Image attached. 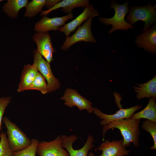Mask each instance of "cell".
<instances>
[{
  "label": "cell",
  "mask_w": 156,
  "mask_h": 156,
  "mask_svg": "<svg viewBox=\"0 0 156 156\" xmlns=\"http://www.w3.org/2000/svg\"><path fill=\"white\" fill-rule=\"evenodd\" d=\"M28 0H8L2 6V10L11 18L17 17L18 12L22 8L26 7Z\"/></svg>",
  "instance_id": "ffe728a7"
},
{
  "label": "cell",
  "mask_w": 156,
  "mask_h": 156,
  "mask_svg": "<svg viewBox=\"0 0 156 156\" xmlns=\"http://www.w3.org/2000/svg\"><path fill=\"white\" fill-rule=\"evenodd\" d=\"M88 0H63L60 1L51 8L46 10H42L40 16H47L51 12L62 8V11L64 12L71 13L73 9L79 7L83 8L90 5Z\"/></svg>",
  "instance_id": "2e32d148"
},
{
  "label": "cell",
  "mask_w": 156,
  "mask_h": 156,
  "mask_svg": "<svg viewBox=\"0 0 156 156\" xmlns=\"http://www.w3.org/2000/svg\"><path fill=\"white\" fill-rule=\"evenodd\" d=\"M32 40L37 45L38 52L50 63L53 60V54L54 49L49 34L48 32H36L33 36Z\"/></svg>",
  "instance_id": "7c38bea8"
},
{
  "label": "cell",
  "mask_w": 156,
  "mask_h": 156,
  "mask_svg": "<svg viewBox=\"0 0 156 156\" xmlns=\"http://www.w3.org/2000/svg\"><path fill=\"white\" fill-rule=\"evenodd\" d=\"M11 101L10 97H0V137L1 129L2 122L3 116L5 109Z\"/></svg>",
  "instance_id": "484cf974"
},
{
  "label": "cell",
  "mask_w": 156,
  "mask_h": 156,
  "mask_svg": "<svg viewBox=\"0 0 156 156\" xmlns=\"http://www.w3.org/2000/svg\"><path fill=\"white\" fill-rule=\"evenodd\" d=\"M92 19H89L79 26L74 34L71 36L66 37L61 47V50L66 51L74 44L83 41L96 43V41L91 31Z\"/></svg>",
  "instance_id": "5b68a950"
},
{
  "label": "cell",
  "mask_w": 156,
  "mask_h": 156,
  "mask_svg": "<svg viewBox=\"0 0 156 156\" xmlns=\"http://www.w3.org/2000/svg\"><path fill=\"white\" fill-rule=\"evenodd\" d=\"M38 72L37 68L34 64L25 65L17 89L18 92H21L28 90Z\"/></svg>",
  "instance_id": "e0dca14e"
},
{
  "label": "cell",
  "mask_w": 156,
  "mask_h": 156,
  "mask_svg": "<svg viewBox=\"0 0 156 156\" xmlns=\"http://www.w3.org/2000/svg\"><path fill=\"white\" fill-rule=\"evenodd\" d=\"M129 13L126 18L127 22L133 25L139 21L144 22L142 32L148 29L156 23V6L149 3L142 6H130Z\"/></svg>",
  "instance_id": "3957f363"
},
{
  "label": "cell",
  "mask_w": 156,
  "mask_h": 156,
  "mask_svg": "<svg viewBox=\"0 0 156 156\" xmlns=\"http://www.w3.org/2000/svg\"><path fill=\"white\" fill-rule=\"evenodd\" d=\"M0 138V156H14V152L9 145L6 134L2 131Z\"/></svg>",
  "instance_id": "cb8c5ba5"
},
{
  "label": "cell",
  "mask_w": 156,
  "mask_h": 156,
  "mask_svg": "<svg viewBox=\"0 0 156 156\" xmlns=\"http://www.w3.org/2000/svg\"><path fill=\"white\" fill-rule=\"evenodd\" d=\"M142 107V105H138L128 108H121L115 113L110 115L104 114L94 107L93 112L95 115L102 120L100 124L104 126L113 122L130 118L135 112Z\"/></svg>",
  "instance_id": "8fae6325"
},
{
  "label": "cell",
  "mask_w": 156,
  "mask_h": 156,
  "mask_svg": "<svg viewBox=\"0 0 156 156\" xmlns=\"http://www.w3.org/2000/svg\"><path fill=\"white\" fill-rule=\"evenodd\" d=\"M39 90L43 94L48 92L47 84L45 79L39 72L28 89V90Z\"/></svg>",
  "instance_id": "7402d4cb"
},
{
  "label": "cell",
  "mask_w": 156,
  "mask_h": 156,
  "mask_svg": "<svg viewBox=\"0 0 156 156\" xmlns=\"http://www.w3.org/2000/svg\"><path fill=\"white\" fill-rule=\"evenodd\" d=\"M155 99V97L150 98L146 107L141 111L134 114L130 118L136 120L145 119L156 123Z\"/></svg>",
  "instance_id": "d6986e66"
},
{
  "label": "cell",
  "mask_w": 156,
  "mask_h": 156,
  "mask_svg": "<svg viewBox=\"0 0 156 156\" xmlns=\"http://www.w3.org/2000/svg\"><path fill=\"white\" fill-rule=\"evenodd\" d=\"M134 86L135 92L137 93V98L140 99L146 97H156V76L148 81L142 84H137Z\"/></svg>",
  "instance_id": "ac0fdd59"
},
{
  "label": "cell",
  "mask_w": 156,
  "mask_h": 156,
  "mask_svg": "<svg viewBox=\"0 0 156 156\" xmlns=\"http://www.w3.org/2000/svg\"><path fill=\"white\" fill-rule=\"evenodd\" d=\"M123 140H113L110 141L106 140L97 148V149L102 151L99 156H125L129 155L130 151L127 150L122 145Z\"/></svg>",
  "instance_id": "9a60e30c"
},
{
  "label": "cell",
  "mask_w": 156,
  "mask_h": 156,
  "mask_svg": "<svg viewBox=\"0 0 156 156\" xmlns=\"http://www.w3.org/2000/svg\"><path fill=\"white\" fill-rule=\"evenodd\" d=\"M60 99L64 100V104L68 107H71L76 106L80 111L86 109L89 113L93 112L94 108L92 107V103L74 89H67L63 96Z\"/></svg>",
  "instance_id": "4fadbf2b"
},
{
  "label": "cell",
  "mask_w": 156,
  "mask_h": 156,
  "mask_svg": "<svg viewBox=\"0 0 156 156\" xmlns=\"http://www.w3.org/2000/svg\"><path fill=\"white\" fill-rule=\"evenodd\" d=\"M33 54V64L47 80L48 92H51L58 89L60 86V82L53 75L50 63L43 58L36 49L34 50Z\"/></svg>",
  "instance_id": "8992f818"
},
{
  "label": "cell",
  "mask_w": 156,
  "mask_h": 156,
  "mask_svg": "<svg viewBox=\"0 0 156 156\" xmlns=\"http://www.w3.org/2000/svg\"><path fill=\"white\" fill-rule=\"evenodd\" d=\"M129 2L127 1L124 3L120 5L117 3L115 0L111 1L109 9L114 10L115 14L114 16L110 18L104 17L99 18V21L105 25H112V28L108 31L109 34H111L118 30L126 31L127 30L134 28L133 25L128 23L125 20V16L129 10Z\"/></svg>",
  "instance_id": "7a4b0ae2"
},
{
  "label": "cell",
  "mask_w": 156,
  "mask_h": 156,
  "mask_svg": "<svg viewBox=\"0 0 156 156\" xmlns=\"http://www.w3.org/2000/svg\"><path fill=\"white\" fill-rule=\"evenodd\" d=\"M73 17L71 13L64 16L52 18L44 16L35 24L34 30L36 32H48L50 31L58 30L66 21Z\"/></svg>",
  "instance_id": "30bf717a"
},
{
  "label": "cell",
  "mask_w": 156,
  "mask_h": 156,
  "mask_svg": "<svg viewBox=\"0 0 156 156\" xmlns=\"http://www.w3.org/2000/svg\"><path fill=\"white\" fill-rule=\"evenodd\" d=\"M136 45L145 51L154 54L156 52V25L139 35L135 39Z\"/></svg>",
  "instance_id": "5bb4252c"
},
{
  "label": "cell",
  "mask_w": 156,
  "mask_h": 156,
  "mask_svg": "<svg viewBox=\"0 0 156 156\" xmlns=\"http://www.w3.org/2000/svg\"><path fill=\"white\" fill-rule=\"evenodd\" d=\"M62 143L59 135L51 141H41L38 145L36 153L38 156H70L67 151L63 148Z\"/></svg>",
  "instance_id": "52a82bcc"
},
{
  "label": "cell",
  "mask_w": 156,
  "mask_h": 156,
  "mask_svg": "<svg viewBox=\"0 0 156 156\" xmlns=\"http://www.w3.org/2000/svg\"><path fill=\"white\" fill-rule=\"evenodd\" d=\"M142 128L145 131L148 132L152 137L154 142L153 145L150 148L152 150L156 149V123L146 120L142 123Z\"/></svg>",
  "instance_id": "d4e9b609"
},
{
  "label": "cell",
  "mask_w": 156,
  "mask_h": 156,
  "mask_svg": "<svg viewBox=\"0 0 156 156\" xmlns=\"http://www.w3.org/2000/svg\"><path fill=\"white\" fill-rule=\"evenodd\" d=\"M88 156H94V155L92 152H90L89 153Z\"/></svg>",
  "instance_id": "83f0119b"
},
{
  "label": "cell",
  "mask_w": 156,
  "mask_h": 156,
  "mask_svg": "<svg viewBox=\"0 0 156 156\" xmlns=\"http://www.w3.org/2000/svg\"><path fill=\"white\" fill-rule=\"evenodd\" d=\"M39 142L36 139H32L29 146L21 150L14 152V156H36Z\"/></svg>",
  "instance_id": "603a6c76"
},
{
  "label": "cell",
  "mask_w": 156,
  "mask_h": 156,
  "mask_svg": "<svg viewBox=\"0 0 156 156\" xmlns=\"http://www.w3.org/2000/svg\"><path fill=\"white\" fill-rule=\"evenodd\" d=\"M60 1L59 0H46L45 5L47 8L49 9L52 7Z\"/></svg>",
  "instance_id": "4316f807"
},
{
  "label": "cell",
  "mask_w": 156,
  "mask_h": 156,
  "mask_svg": "<svg viewBox=\"0 0 156 156\" xmlns=\"http://www.w3.org/2000/svg\"><path fill=\"white\" fill-rule=\"evenodd\" d=\"M62 146L65 148L70 156H88L89 151L94 147L93 142L94 140L90 134L88 136L85 144L81 148L75 150L73 147V143L78 138L75 135L66 136L62 135L61 136Z\"/></svg>",
  "instance_id": "ba28073f"
},
{
  "label": "cell",
  "mask_w": 156,
  "mask_h": 156,
  "mask_svg": "<svg viewBox=\"0 0 156 156\" xmlns=\"http://www.w3.org/2000/svg\"><path fill=\"white\" fill-rule=\"evenodd\" d=\"M46 2V0H32L29 2L25 7L24 16L31 18L36 16L42 11Z\"/></svg>",
  "instance_id": "44dd1931"
},
{
  "label": "cell",
  "mask_w": 156,
  "mask_h": 156,
  "mask_svg": "<svg viewBox=\"0 0 156 156\" xmlns=\"http://www.w3.org/2000/svg\"><path fill=\"white\" fill-rule=\"evenodd\" d=\"M98 11L93 6L90 4L84 8L83 12L75 18L70 22L65 24L60 27L58 30L64 33L66 37L69 36L70 33L74 31L77 28L84 22L96 16H99Z\"/></svg>",
  "instance_id": "9c48e42d"
},
{
  "label": "cell",
  "mask_w": 156,
  "mask_h": 156,
  "mask_svg": "<svg viewBox=\"0 0 156 156\" xmlns=\"http://www.w3.org/2000/svg\"><path fill=\"white\" fill-rule=\"evenodd\" d=\"M140 119L131 118L124 119L112 122L103 126L102 134L104 140L107 131L114 128L118 129L123 137L122 145L125 148L130 146L132 143L137 148L139 147V137L140 133L139 124Z\"/></svg>",
  "instance_id": "6da1fadb"
},
{
  "label": "cell",
  "mask_w": 156,
  "mask_h": 156,
  "mask_svg": "<svg viewBox=\"0 0 156 156\" xmlns=\"http://www.w3.org/2000/svg\"><path fill=\"white\" fill-rule=\"evenodd\" d=\"M6 128V135L9 145L12 151L16 152L30 145L31 140L14 123L8 118L3 119Z\"/></svg>",
  "instance_id": "277c9868"
},
{
  "label": "cell",
  "mask_w": 156,
  "mask_h": 156,
  "mask_svg": "<svg viewBox=\"0 0 156 156\" xmlns=\"http://www.w3.org/2000/svg\"><path fill=\"white\" fill-rule=\"evenodd\" d=\"M3 1V0H0V2H2V1Z\"/></svg>",
  "instance_id": "f1b7e54d"
}]
</instances>
